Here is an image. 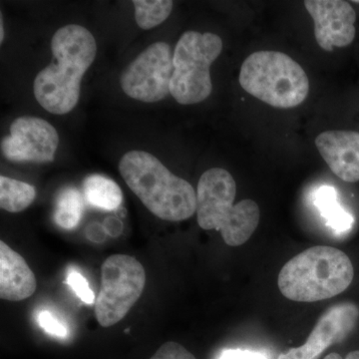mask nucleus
Listing matches in <instances>:
<instances>
[{"instance_id": "nucleus-20", "label": "nucleus", "mask_w": 359, "mask_h": 359, "mask_svg": "<svg viewBox=\"0 0 359 359\" xmlns=\"http://www.w3.org/2000/svg\"><path fill=\"white\" fill-rule=\"evenodd\" d=\"M36 320L39 327L43 328L46 334L58 337V339H67L68 334H69L67 327L60 323L50 311H39Z\"/></svg>"}, {"instance_id": "nucleus-23", "label": "nucleus", "mask_w": 359, "mask_h": 359, "mask_svg": "<svg viewBox=\"0 0 359 359\" xmlns=\"http://www.w3.org/2000/svg\"><path fill=\"white\" fill-rule=\"evenodd\" d=\"M325 359H359V351H351L347 354L346 358H342L339 353H332L325 356Z\"/></svg>"}, {"instance_id": "nucleus-9", "label": "nucleus", "mask_w": 359, "mask_h": 359, "mask_svg": "<svg viewBox=\"0 0 359 359\" xmlns=\"http://www.w3.org/2000/svg\"><path fill=\"white\" fill-rule=\"evenodd\" d=\"M58 144L57 131L50 123L23 116L11 123V135L1 141V151L13 162H52Z\"/></svg>"}, {"instance_id": "nucleus-8", "label": "nucleus", "mask_w": 359, "mask_h": 359, "mask_svg": "<svg viewBox=\"0 0 359 359\" xmlns=\"http://www.w3.org/2000/svg\"><path fill=\"white\" fill-rule=\"evenodd\" d=\"M173 54L166 42L148 46L123 71L120 84L123 92L135 100L159 102L166 98L174 72Z\"/></svg>"}, {"instance_id": "nucleus-19", "label": "nucleus", "mask_w": 359, "mask_h": 359, "mask_svg": "<svg viewBox=\"0 0 359 359\" xmlns=\"http://www.w3.org/2000/svg\"><path fill=\"white\" fill-rule=\"evenodd\" d=\"M66 282L84 304H95L96 299L93 290L90 289L88 280L79 271L70 269L69 273H67Z\"/></svg>"}, {"instance_id": "nucleus-13", "label": "nucleus", "mask_w": 359, "mask_h": 359, "mask_svg": "<svg viewBox=\"0 0 359 359\" xmlns=\"http://www.w3.org/2000/svg\"><path fill=\"white\" fill-rule=\"evenodd\" d=\"M34 273L22 256L0 242V297L9 302L28 299L36 290Z\"/></svg>"}, {"instance_id": "nucleus-5", "label": "nucleus", "mask_w": 359, "mask_h": 359, "mask_svg": "<svg viewBox=\"0 0 359 359\" xmlns=\"http://www.w3.org/2000/svg\"><path fill=\"white\" fill-rule=\"evenodd\" d=\"M241 86L259 100L276 108L297 107L309 92L306 71L287 54L278 51H257L243 63Z\"/></svg>"}, {"instance_id": "nucleus-21", "label": "nucleus", "mask_w": 359, "mask_h": 359, "mask_svg": "<svg viewBox=\"0 0 359 359\" xmlns=\"http://www.w3.org/2000/svg\"><path fill=\"white\" fill-rule=\"evenodd\" d=\"M150 359H197L178 342L168 341L156 351Z\"/></svg>"}, {"instance_id": "nucleus-4", "label": "nucleus", "mask_w": 359, "mask_h": 359, "mask_svg": "<svg viewBox=\"0 0 359 359\" xmlns=\"http://www.w3.org/2000/svg\"><path fill=\"white\" fill-rule=\"evenodd\" d=\"M237 184L226 170L212 168L204 172L197 187V219L203 230L221 231L230 247L245 244L261 219L259 205L245 199L233 205Z\"/></svg>"}, {"instance_id": "nucleus-11", "label": "nucleus", "mask_w": 359, "mask_h": 359, "mask_svg": "<svg viewBox=\"0 0 359 359\" xmlns=\"http://www.w3.org/2000/svg\"><path fill=\"white\" fill-rule=\"evenodd\" d=\"M304 6L313 18L314 35L323 50L346 47L355 37L356 13L353 7L342 0H306Z\"/></svg>"}, {"instance_id": "nucleus-22", "label": "nucleus", "mask_w": 359, "mask_h": 359, "mask_svg": "<svg viewBox=\"0 0 359 359\" xmlns=\"http://www.w3.org/2000/svg\"><path fill=\"white\" fill-rule=\"evenodd\" d=\"M219 359H269V358L266 354L259 353V351L229 348L222 351Z\"/></svg>"}, {"instance_id": "nucleus-14", "label": "nucleus", "mask_w": 359, "mask_h": 359, "mask_svg": "<svg viewBox=\"0 0 359 359\" xmlns=\"http://www.w3.org/2000/svg\"><path fill=\"white\" fill-rule=\"evenodd\" d=\"M84 199L93 207L115 211L122 204L121 188L113 180L102 175H90L83 181Z\"/></svg>"}, {"instance_id": "nucleus-16", "label": "nucleus", "mask_w": 359, "mask_h": 359, "mask_svg": "<svg viewBox=\"0 0 359 359\" xmlns=\"http://www.w3.org/2000/svg\"><path fill=\"white\" fill-rule=\"evenodd\" d=\"M36 198L34 187L18 180L0 177V207L9 212L27 209Z\"/></svg>"}, {"instance_id": "nucleus-2", "label": "nucleus", "mask_w": 359, "mask_h": 359, "mask_svg": "<svg viewBox=\"0 0 359 359\" xmlns=\"http://www.w3.org/2000/svg\"><path fill=\"white\" fill-rule=\"evenodd\" d=\"M119 172L130 190L158 218L181 222L197 212V193L193 186L150 153H126L120 160Z\"/></svg>"}, {"instance_id": "nucleus-25", "label": "nucleus", "mask_w": 359, "mask_h": 359, "mask_svg": "<svg viewBox=\"0 0 359 359\" xmlns=\"http://www.w3.org/2000/svg\"><path fill=\"white\" fill-rule=\"evenodd\" d=\"M354 2H356V4H359V0H355V1Z\"/></svg>"}, {"instance_id": "nucleus-1", "label": "nucleus", "mask_w": 359, "mask_h": 359, "mask_svg": "<svg viewBox=\"0 0 359 359\" xmlns=\"http://www.w3.org/2000/svg\"><path fill=\"white\" fill-rule=\"evenodd\" d=\"M51 51L53 61L36 75L33 91L42 108L65 115L77 105L81 80L95 60L97 44L86 28L66 25L54 33Z\"/></svg>"}, {"instance_id": "nucleus-10", "label": "nucleus", "mask_w": 359, "mask_h": 359, "mask_svg": "<svg viewBox=\"0 0 359 359\" xmlns=\"http://www.w3.org/2000/svg\"><path fill=\"white\" fill-rule=\"evenodd\" d=\"M359 318L353 302H341L325 311L316 323L306 344L280 353L278 359H318L328 347L342 341L353 332Z\"/></svg>"}, {"instance_id": "nucleus-15", "label": "nucleus", "mask_w": 359, "mask_h": 359, "mask_svg": "<svg viewBox=\"0 0 359 359\" xmlns=\"http://www.w3.org/2000/svg\"><path fill=\"white\" fill-rule=\"evenodd\" d=\"M314 204L320 210V215L327 222V226L337 235L348 233L353 228V215L349 214L339 205L337 191L332 187H320L314 194Z\"/></svg>"}, {"instance_id": "nucleus-12", "label": "nucleus", "mask_w": 359, "mask_h": 359, "mask_svg": "<svg viewBox=\"0 0 359 359\" xmlns=\"http://www.w3.org/2000/svg\"><path fill=\"white\" fill-rule=\"evenodd\" d=\"M318 152L335 176L342 181H359V133L327 131L316 139Z\"/></svg>"}, {"instance_id": "nucleus-24", "label": "nucleus", "mask_w": 359, "mask_h": 359, "mask_svg": "<svg viewBox=\"0 0 359 359\" xmlns=\"http://www.w3.org/2000/svg\"><path fill=\"white\" fill-rule=\"evenodd\" d=\"M1 20V21H0V42H1V43H2V41H4V20H2V14H1V20Z\"/></svg>"}, {"instance_id": "nucleus-17", "label": "nucleus", "mask_w": 359, "mask_h": 359, "mask_svg": "<svg viewBox=\"0 0 359 359\" xmlns=\"http://www.w3.org/2000/svg\"><path fill=\"white\" fill-rule=\"evenodd\" d=\"M83 211L84 199L79 191L74 188H65L56 200L54 221L65 230H74L81 222Z\"/></svg>"}, {"instance_id": "nucleus-7", "label": "nucleus", "mask_w": 359, "mask_h": 359, "mask_svg": "<svg viewBox=\"0 0 359 359\" xmlns=\"http://www.w3.org/2000/svg\"><path fill=\"white\" fill-rule=\"evenodd\" d=\"M146 271L138 259L113 255L101 266V287L95 302L99 325L110 327L121 321L145 289Z\"/></svg>"}, {"instance_id": "nucleus-3", "label": "nucleus", "mask_w": 359, "mask_h": 359, "mask_svg": "<svg viewBox=\"0 0 359 359\" xmlns=\"http://www.w3.org/2000/svg\"><path fill=\"white\" fill-rule=\"evenodd\" d=\"M353 278V263L346 252L316 245L299 252L283 266L278 285L290 301L314 302L341 294Z\"/></svg>"}, {"instance_id": "nucleus-6", "label": "nucleus", "mask_w": 359, "mask_h": 359, "mask_svg": "<svg viewBox=\"0 0 359 359\" xmlns=\"http://www.w3.org/2000/svg\"><path fill=\"white\" fill-rule=\"evenodd\" d=\"M223 50V40L214 33L187 32L175 47L171 91L177 102L193 105L211 95L210 67Z\"/></svg>"}, {"instance_id": "nucleus-18", "label": "nucleus", "mask_w": 359, "mask_h": 359, "mask_svg": "<svg viewBox=\"0 0 359 359\" xmlns=\"http://www.w3.org/2000/svg\"><path fill=\"white\" fill-rule=\"evenodd\" d=\"M170 0H134L135 20L142 29H152L169 18L173 9Z\"/></svg>"}]
</instances>
